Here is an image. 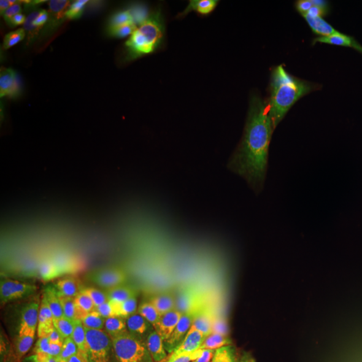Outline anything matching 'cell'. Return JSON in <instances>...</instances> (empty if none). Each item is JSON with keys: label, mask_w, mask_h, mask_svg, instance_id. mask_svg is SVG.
Segmentation results:
<instances>
[{"label": "cell", "mask_w": 362, "mask_h": 362, "mask_svg": "<svg viewBox=\"0 0 362 362\" xmlns=\"http://www.w3.org/2000/svg\"><path fill=\"white\" fill-rule=\"evenodd\" d=\"M49 206L42 185L30 171L4 168L0 175V242L34 243L49 232Z\"/></svg>", "instance_id": "2"}, {"label": "cell", "mask_w": 362, "mask_h": 362, "mask_svg": "<svg viewBox=\"0 0 362 362\" xmlns=\"http://www.w3.org/2000/svg\"><path fill=\"white\" fill-rule=\"evenodd\" d=\"M98 27H86V29L72 35L69 42L66 44V51L59 61V72H61L64 84L67 86V106L76 110L79 104L86 103L93 89L96 88L101 71L86 64L83 54L88 47Z\"/></svg>", "instance_id": "5"}, {"label": "cell", "mask_w": 362, "mask_h": 362, "mask_svg": "<svg viewBox=\"0 0 362 362\" xmlns=\"http://www.w3.org/2000/svg\"><path fill=\"white\" fill-rule=\"evenodd\" d=\"M329 57L336 59L324 25L312 24L300 27L285 34L275 45L274 57H272V74L296 69Z\"/></svg>", "instance_id": "4"}, {"label": "cell", "mask_w": 362, "mask_h": 362, "mask_svg": "<svg viewBox=\"0 0 362 362\" xmlns=\"http://www.w3.org/2000/svg\"><path fill=\"white\" fill-rule=\"evenodd\" d=\"M29 13L24 0H2L0 2V30L2 37L7 39L11 30Z\"/></svg>", "instance_id": "13"}, {"label": "cell", "mask_w": 362, "mask_h": 362, "mask_svg": "<svg viewBox=\"0 0 362 362\" xmlns=\"http://www.w3.org/2000/svg\"><path fill=\"white\" fill-rule=\"evenodd\" d=\"M178 12L175 2L166 0H128L121 7V64L126 71L141 67L146 59L165 44V34Z\"/></svg>", "instance_id": "3"}, {"label": "cell", "mask_w": 362, "mask_h": 362, "mask_svg": "<svg viewBox=\"0 0 362 362\" xmlns=\"http://www.w3.org/2000/svg\"><path fill=\"white\" fill-rule=\"evenodd\" d=\"M315 146L341 148L362 138V54L342 69L312 107Z\"/></svg>", "instance_id": "1"}, {"label": "cell", "mask_w": 362, "mask_h": 362, "mask_svg": "<svg viewBox=\"0 0 362 362\" xmlns=\"http://www.w3.org/2000/svg\"><path fill=\"white\" fill-rule=\"evenodd\" d=\"M64 90V79L59 71H47L35 78L17 84L8 98L7 117L12 124L22 123L30 116L45 110L61 96Z\"/></svg>", "instance_id": "6"}, {"label": "cell", "mask_w": 362, "mask_h": 362, "mask_svg": "<svg viewBox=\"0 0 362 362\" xmlns=\"http://www.w3.org/2000/svg\"><path fill=\"white\" fill-rule=\"evenodd\" d=\"M221 4L218 0H193L178 8L165 34V44L171 49H193L203 42L211 13Z\"/></svg>", "instance_id": "7"}, {"label": "cell", "mask_w": 362, "mask_h": 362, "mask_svg": "<svg viewBox=\"0 0 362 362\" xmlns=\"http://www.w3.org/2000/svg\"><path fill=\"white\" fill-rule=\"evenodd\" d=\"M342 69L341 62L329 57L272 76H274V84L277 89L288 94H297V96H307L324 88L327 89Z\"/></svg>", "instance_id": "8"}, {"label": "cell", "mask_w": 362, "mask_h": 362, "mask_svg": "<svg viewBox=\"0 0 362 362\" xmlns=\"http://www.w3.org/2000/svg\"><path fill=\"white\" fill-rule=\"evenodd\" d=\"M54 6H56V2H40V7L37 11L27 13L24 19L13 27L11 34L7 35L8 45H11L12 52L19 57V61L24 59L30 44L35 42L39 37H42V35L51 33V29L54 27V17L49 8H52Z\"/></svg>", "instance_id": "10"}, {"label": "cell", "mask_w": 362, "mask_h": 362, "mask_svg": "<svg viewBox=\"0 0 362 362\" xmlns=\"http://www.w3.org/2000/svg\"><path fill=\"white\" fill-rule=\"evenodd\" d=\"M121 51V30L112 24H103L98 27L96 34L90 40L83 54L86 64L94 67L96 71H104L106 66Z\"/></svg>", "instance_id": "11"}, {"label": "cell", "mask_w": 362, "mask_h": 362, "mask_svg": "<svg viewBox=\"0 0 362 362\" xmlns=\"http://www.w3.org/2000/svg\"><path fill=\"white\" fill-rule=\"evenodd\" d=\"M329 35L334 56L342 67L349 66L362 54V16L359 12L341 11L330 13L320 22Z\"/></svg>", "instance_id": "9"}, {"label": "cell", "mask_w": 362, "mask_h": 362, "mask_svg": "<svg viewBox=\"0 0 362 362\" xmlns=\"http://www.w3.org/2000/svg\"><path fill=\"white\" fill-rule=\"evenodd\" d=\"M66 51V44L54 33H49L39 37L27 49L24 59L21 62H29L30 66H42L61 59Z\"/></svg>", "instance_id": "12"}]
</instances>
